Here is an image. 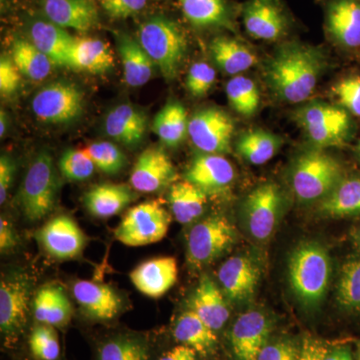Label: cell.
I'll use <instances>...</instances> for the list:
<instances>
[{
	"instance_id": "cell-5",
	"label": "cell",
	"mask_w": 360,
	"mask_h": 360,
	"mask_svg": "<svg viewBox=\"0 0 360 360\" xmlns=\"http://www.w3.org/2000/svg\"><path fill=\"white\" fill-rule=\"evenodd\" d=\"M295 118L315 148L342 146L352 134L347 111L333 104L314 101L298 108Z\"/></svg>"
},
{
	"instance_id": "cell-53",
	"label": "cell",
	"mask_w": 360,
	"mask_h": 360,
	"mask_svg": "<svg viewBox=\"0 0 360 360\" xmlns=\"http://www.w3.org/2000/svg\"><path fill=\"white\" fill-rule=\"evenodd\" d=\"M324 360H354L347 349H336L329 352Z\"/></svg>"
},
{
	"instance_id": "cell-47",
	"label": "cell",
	"mask_w": 360,
	"mask_h": 360,
	"mask_svg": "<svg viewBox=\"0 0 360 360\" xmlns=\"http://www.w3.org/2000/svg\"><path fill=\"white\" fill-rule=\"evenodd\" d=\"M148 0H101V6L113 18H127L139 13Z\"/></svg>"
},
{
	"instance_id": "cell-23",
	"label": "cell",
	"mask_w": 360,
	"mask_h": 360,
	"mask_svg": "<svg viewBox=\"0 0 360 360\" xmlns=\"http://www.w3.org/2000/svg\"><path fill=\"white\" fill-rule=\"evenodd\" d=\"M148 120L144 111L131 104H120L106 116L104 129L111 139L132 148L143 141Z\"/></svg>"
},
{
	"instance_id": "cell-26",
	"label": "cell",
	"mask_w": 360,
	"mask_h": 360,
	"mask_svg": "<svg viewBox=\"0 0 360 360\" xmlns=\"http://www.w3.org/2000/svg\"><path fill=\"white\" fill-rule=\"evenodd\" d=\"M117 51L122 60L123 78L131 87L142 86L153 77L155 63L149 58L139 40L127 33L117 35Z\"/></svg>"
},
{
	"instance_id": "cell-54",
	"label": "cell",
	"mask_w": 360,
	"mask_h": 360,
	"mask_svg": "<svg viewBox=\"0 0 360 360\" xmlns=\"http://www.w3.org/2000/svg\"><path fill=\"white\" fill-rule=\"evenodd\" d=\"M7 129H8V116L4 110L0 112V135L4 136L6 135Z\"/></svg>"
},
{
	"instance_id": "cell-13",
	"label": "cell",
	"mask_w": 360,
	"mask_h": 360,
	"mask_svg": "<svg viewBox=\"0 0 360 360\" xmlns=\"http://www.w3.org/2000/svg\"><path fill=\"white\" fill-rule=\"evenodd\" d=\"M37 238L49 255L61 260L77 257L86 245L84 231L68 215L49 220L37 233Z\"/></svg>"
},
{
	"instance_id": "cell-22",
	"label": "cell",
	"mask_w": 360,
	"mask_h": 360,
	"mask_svg": "<svg viewBox=\"0 0 360 360\" xmlns=\"http://www.w3.org/2000/svg\"><path fill=\"white\" fill-rule=\"evenodd\" d=\"M259 269L250 258L236 255L222 264L217 272L225 295L229 300H248L257 290Z\"/></svg>"
},
{
	"instance_id": "cell-45",
	"label": "cell",
	"mask_w": 360,
	"mask_h": 360,
	"mask_svg": "<svg viewBox=\"0 0 360 360\" xmlns=\"http://www.w3.org/2000/svg\"><path fill=\"white\" fill-rule=\"evenodd\" d=\"M217 79V71L205 63H196L191 66L186 79V89L194 97L205 96Z\"/></svg>"
},
{
	"instance_id": "cell-2",
	"label": "cell",
	"mask_w": 360,
	"mask_h": 360,
	"mask_svg": "<svg viewBox=\"0 0 360 360\" xmlns=\"http://www.w3.org/2000/svg\"><path fill=\"white\" fill-rule=\"evenodd\" d=\"M288 276L297 300L305 307H317L326 296L330 281L328 251L316 243H300L291 253Z\"/></svg>"
},
{
	"instance_id": "cell-12",
	"label": "cell",
	"mask_w": 360,
	"mask_h": 360,
	"mask_svg": "<svg viewBox=\"0 0 360 360\" xmlns=\"http://www.w3.org/2000/svg\"><path fill=\"white\" fill-rule=\"evenodd\" d=\"M233 134V120L219 108H205L194 113L189 120V137L203 153L219 155L229 153Z\"/></svg>"
},
{
	"instance_id": "cell-27",
	"label": "cell",
	"mask_w": 360,
	"mask_h": 360,
	"mask_svg": "<svg viewBox=\"0 0 360 360\" xmlns=\"http://www.w3.org/2000/svg\"><path fill=\"white\" fill-rule=\"evenodd\" d=\"M113 65L115 56L106 42L91 37L75 39L70 54L68 68L99 75L111 70Z\"/></svg>"
},
{
	"instance_id": "cell-51",
	"label": "cell",
	"mask_w": 360,
	"mask_h": 360,
	"mask_svg": "<svg viewBox=\"0 0 360 360\" xmlns=\"http://www.w3.org/2000/svg\"><path fill=\"white\" fill-rule=\"evenodd\" d=\"M18 243V234L14 231L13 225L6 219H0V250L8 252L16 248Z\"/></svg>"
},
{
	"instance_id": "cell-8",
	"label": "cell",
	"mask_w": 360,
	"mask_h": 360,
	"mask_svg": "<svg viewBox=\"0 0 360 360\" xmlns=\"http://www.w3.org/2000/svg\"><path fill=\"white\" fill-rule=\"evenodd\" d=\"M172 217L160 201L150 200L130 208L115 229L120 243L127 246H143L165 238Z\"/></svg>"
},
{
	"instance_id": "cell-25",
	"label": "cell",
	"mask_w": 360,
	"mask_h": 360,
	"mask_svg": "<svg viewBox=\"0 0 360 360\" xmlns=\"http://www.w3.org/2000/svg\"><path fill=\"white\" fill-rule=\"evenodd\" d=\"M75 37L65 28L49 20H37L30 30V41L44 53L54 65L68 68L70 54Z\"/></svg>"
},
{
	"instance_id": "cell-49",
	"label": "cell",
	"mask_w": 360,
	"mask_h": 360,
	"mask_svg": "<svg viewBox=\"0 0 360 360\" xmlns=\"http://www.w3.org/2000/svg\"><path fill=\"white\" fill-rule=\"evenodd\" d=\"M15 174V165L13 158L2 155L0 158V203L4 205L8 195Z\"/></svg>"
},
{
	"instance_id": "cell-20",
	"label": "cell",
	"mask_w": 360,
	"mask_h": 360,
	"mask_svg": "<svg viewBox=\"0 0 360 360\" xmlns=\"http://www.w3.org/2000/svg\"><path fill=\"white\" fill-rule=\"evenodd\" d=\"M177 262L174 257L153 258L142 262L130 274L135 288L149 297L165 295L177 281Z\"/></svg>"
},
{
	"instance_id": "cell-44",
	"label": "cell",
	"mask_w": 360,
	"mask_h": 360,
	"mask_svg": "<svg viewBox=\"0 0 360 360\" xmlns=\"http://www.w3.org/2000/svg\"><path fill=\"white\" fill-rule=\"evenodd\" d=\"M331 90L341 108L360 116V77L343 78L336 82Z\"/></svg>"
},
{
	"instance_id": "cell-50",
	"label": "cell",
	"mask_w": 360,
	"mask_h": 360,
	"mask_svg": "<svg viewBox=\"0 0 360 360\" xmlns=\"http://www.w3.org/2000/svg\"><path fill=\"white\" fill-rule=\"evenodd\" d=\"M328 354V348L321 341L307 338L303 340L298 360H324Z\"/></svg>"
},
{
	"instance_id": "cell-32",
	"label": "cell",
	"mask_w": 360,
	"mask_h": 360,
	"mask_svg": "<svg viewBox=\"0 0 360 360\" xmlns=\"http://www.w3.org/2000/svg\"><path fill=\"white\" fill-rule=\"evenodd\" d=\"M182 13L195 27H224L233 30L226 0H179Z\"/></svg>"
},
{
	"instance_id": "cell-34",
	"label": "cell",
	"mask_w": 360,
	"mask_h": 360,
	"mask_svg": "<svg viewBox=\"0 0 360 360\" xmlns=\"http://www.w3.org/2000/svg\"><path fill=\"white\" fill-rule=\"evenodd\" d=\"M188 123L184 106L172 101L156 115L153 129L163 144L168 148H175L184 141L188 134Z\"/></svg>"
},
{
	"instance_id": "cell-36",
	"label": "cell",
	"mask_w": 360,
	"mask_h": 360,
	"mask_svg": "<svg viewBox=\"0 0 360 360\" xmlns=\"http://www.w3.org/2000/svg\"><path fill=\"white\" fill-rule=\"evenodd\" d=\"M321 212L330 217L360 215V176L345 179L321 201Z\"/></svg>"
},
{
	"instance_id": "cell-52",
	"label": "cell",
	"mask_w": 360,
	"mask_h": 360,
	"mask_svg": "<svg viewBox=\"0 0 360 360\" xmlns=\"http://www.w3.org/2000/svg\"><path fill=\"white\" fill-rule=\"evenodd\" d=\"M198 352L187 345H179L165 352L158 360H196Z\"/></svg>"
},
{
	"instance_id": "cell-1",
	"label": "cell",
	"mask_w": 360,
	"mask_h": 360,
	"mask_svg": "<svg viewBox=\"0 0 360 360\" xmlns=\"http://www.w3.org/2000/svg\"><path fill=\"white\" fill-rule=\"evenodd\" d=\"M326 65V56L317 47L286 42L265 63L264 77L279 99L300 103L311 96Z\"/></svg>"
},
{
	"instance_id": "cell-39",
	"label": "cell",
	"mask_w": 360,
	"mask_h": 360,
	"mask_svg": "<svg viewBox=\"0 0 360 360\" xmlns=\"http://www.w3.org/2000/svg\"><path fill=\"white\" fill-rule=\"evenodd\" d=\"M226 96L236 112L243 116L255 115L260 103L257 84L250 78L236 75L226 84Z\"/></svg>"
},
{
	"instance_id": "cell-46",
	"label": "cell",
	"mask_w": 360,
	"mask_h": 360,
	"mask_svg": "<svg viewBox=\"0 0 360 360\" xmlns=\"http://www.w3.org/2000/svg\"><path fill=\"white\" fill-rule=\"evenodd\" d=\"M21 72L13 58L2 56L0 59V92L2 96H11L20 87Z\"/></svg>"
},
{
	"instance_id": "cell-19",
	"label": "cell",
	"mask_w": 360,
	"mask_h": 360,
	"mask_svg": "<svg viewBox=\"0 0 360 360\" xmlns=\"http://www.w3.org/2000/svg\"><path fill=\"white\" fill-rule=\"evenodd\" d=\"M47 20L60 27L86 32L98 25V11L91 0H40Z\"/></svg>"
},
{
	"instance_id": "cell-4",
	"label": "cell",
	"mask_w": 360,
	"mask_h": 360,
	"mask_svg": "<svg viewBox=\"0 0 360 360\" xmlns=\"http://www.w3.org/2000/svg\"><path fill=\"white\" fill-rule=\"evenodd\" d=\"M137 37L162 77L174 79L187 51L186 37L179 26L174 21L158 16L142 23Z\"/></svg>"
},
{
	"instance_id": "cell-3",
	"label": "cell",
	"mask_w": 360,
	"mask_h": 360,
	"mask_svg": "<svg viewBox=\"0 0 360 360\" xmlns=\"http://www.w3.org/2000/svg\"><path fill=\"white\" fill-rule=\"evenodd\" d=\"M343 179L340 163L319 148L302 153L291 168V187L303 202L323 200Z\"/></svg>"
},
{
	"instance_id": "cell-14",
	"label": "cell",
	"mask_w": 360,
	"mask_h": 360,
	"mask_svg": "<svg viewBox=\"0 0 360 360\" xmlns=\"http://www.w3.org/2000/svg\"><path fill=\"white\" fill-rule=\"evenodd\" d=\"M176 179L169 156L161 148H149L137 158L130 174V184L142 193L162 191Z\"/></svg>"
},
{
	"instance_id": "cell-56",
	"label": "cell",
	"mask_w": 360,
	"mask_h": 360,
	"mask_svg": "<svg viewBox=\"0 0 360 360\" xmlns=\"http://www.w3.org/2000/svg\"><path fill=\"white\" fill-rule=\"evenodd\" d=\"M356 153H357V155H359V158H360V141H359V146H357V148H356Z\"/></svg>"
},
{
	"instance_id": "cell-55",
	"label": "cell",
	"mask_w": 360,
	"mask_h": 360,
	"mask_svg": "<svg viewBox=\"0 0 360 360\" xmlns=\"http://www.w3.org/2000/svg\"><path fill=\"white\" fill-rule=\"evenodd\" d=\"M352 239H354L355 245L357 246V248L360 250V227L359 229H355L352 233Z\"/></svg>"
},
{
	"instance_id": "cell-16",
	"label": "cell",
	"mask_w": 360,
	"mask_h": 360,
	"mask_svg": "<svg viewBox=\"0 0 360 360\" xmlns=\"http://www.w3.org/2000/svg\"><path fill=\"white\" fill-rule=\"evenodd\" d=\"M243 20L246 32L255 39L276 41L288 32V18L276 0H248Z\"/></svg>"
},
{
	"instance_id": "cell-15",
	"label": "cell",
	"mask_w": 360,
	"mask_h": 360,
	"mask_svg": "<svg viewBox=\"0 0 360 360\" xmlns=\"http://www.w3.org/2000/svg\"><path fill=\"white\" fill-rule=\"evenodd\" d=\"M271 326L266 315L257 310L245 312L231 329L232 352L236 360H257L266 345Z\"/></svg>"
},
{
	"instance_id": "cell-18",
	"label": "cell",
	"mask_w": 360,
	"mask_h": 360,
	"mask_svg": "<svg viewBox=\"0 0 360 360\" xmlns=\"http://www.w3.org/2000/svg\"><path fill=\"white\" fill-rule=\"evenodd\" d=\"M72 292L82 312L94 321H110L122 310V300L110 286L80 281L73 285Z\"/></svg>"
},
{
	"instance_id": "cell-9",
	"label": "cell",
	"mask_w": 360,
	"mask_h": 360,
	"mask_svg": "<svg viewBox=\"0 0 360 360\" xmlns=\"http://www.w3.org/2000/svg\"><path fill=\"white\" fill-rule=\"evenodd\" d=\"M84 92L72 82H54L45 85L33 97V115L40 122L65 124L77 120L84 111Z\"/></svg>"
},
{
	"instance_id": "cell-33",
	"label": "cell",
	"mask_w": 360,
	"mask_h": 360,
	"mask_svg": "<svg viewBox=\"0 0 360 360\" xmlns=\"http://www.w3.org/2000/svg\"><path fill=\"white\" fill-rule=\"evenodd\" d=\"M174 335L175 340L179 343L193 348L201 355L212 352L217 342L215 331L206 326L191 310L186 311L177 319Z\"/></svg>"
},
{
	"instance_id": "cell-35",
	"label": "cell",
	"mask_w": 360,
	"mask_h": 360,
	"mask_svg": "<svg viewBox=\"0 0 360 360\" xmlns=\"http://www.w3.org/2000/svg\"><path fill=\"white\" fill-rule=\"evenodd\" d=\"M283 146L281 137L262 129L250 130L239 136L236 150L243 160L262 165L274 158Z\"/></svg>"
},
{
	"instance_id": "cell-6",
	"label": "cell",
	"mask_w": 360,
	"mask_h": 360,
	"mask_svg": "<svg viewBox=\"0 0 360 360\" xmlns=\"http://www.w3.org/2000/svg\"><path fill=\"white\" fill-rule=\"evenodd\" d=\"M58 174L49 151H40L26 172L20 191V202L26 219H44L53 210L58 198Z\"/></svg>"
},
{
	"instance_id": "cell-31",
	"label": "cell",
	"mask_w": 360,
	"mask_h": 360,
	"mask_svg": "<svg viewBox=\"0 0 360 360\" xmlns=\"http://www.w3.org/2000/svg\"><path fill=\"white\" fill-rule=\"evenodd\" d=\"M207 194L184 179L170 187L168 202L174 219L181 224H193L205 212Z\"/></svg>"
},
{
	"instance_id": "cell-28",
	"label": "cell",
	"mask_w": 360,
	"mask_h": 360,
	"mask_svg": "<svg viewBox=\"0 0 360 360\" xmlns=\"http://www.w3.org/2000/svg\"><path fill=\"white\" fill-rule=\"evenodd\" d=\"M136 198L125 184H104L92 187L84 196V205L92 215L108 219L118 214Z\"/></svg>"
},
{
	"instance_id": "cell-41",
	"label": "cell",
	"mask_w": 360,
	"mask_h": 360,
	"mask_svg": "<svg viewBox=\"0 0 360 360\" xmlns=\"http://www.w3.org/2000/svg\"><path fill=\"white\" fill-rule=\"evenodd\" d=\"M96 168L106 174H117L127 165V158L118 146L108 141L94 142L85 148Z\"/></svg>"
},
{
	"instance_id": "cell-7",
	"label": "cell",
	"mask_w": 360,
	"mask_h": 360,
	"mask_svg": "<svg viewBox=\"0 0 360 360\" xmlns=\"http://www.w3.org/2000/svg\"><path fill=\"white\" fill-rule=\"evenodd\" d=\"M238 239L236 227L224 215H210L198 222L187 238V262L202 269L227 252Z\"/></svg>"
},
{
	"instance_id": "cell-43",
	"label": "cell",
	"mask_w": 360,
	"mask_h": 360,
	"mask_svg": "<svg viewBox=\"0 0 360 360\" xmlns=\"http://www.w3.org/2000/svg\"><path fill=\"white\" fill-rule=\"evenodd\" d=\"M96 165L85 149H68L59 160V169L66 179L82 181L89 179Z\"/></svg>"
},
{
	"instance_id": "cell-10",
	"label": "cell",
	"mask_w": 360,
	"mask_h": 360,
	"mask_svg": "<svg viewBox=\"0 0 360 360\" xmlns=\"http://www.w3.org/2000/svg\"><path fill=\"white\" fill-rule=\"evenodd\" d=\"M283 208V191L274 182L255 187L243 203V217L250 236L258 241L271 238Z\"/></svg>"
},
{
	"instance_id": "cell-24",
	"label": "cell",
	"mask_w": 360,
	"mask_h": 360,
	"mask_svg": "<svg viewBox=\"0 0 360 360\" xmlns=\"http://www.w3.org/2000/svg\"><path fill=\"white\" fill-rule=\"evenodd\" d=\"M189 309L213 330L224 328L229 309L217 284L208 276L200 278L189 302Z\"/></svg>"
},
{
	"instance_id": "cell-37",
	"label": "cell",
	"mask_w": 360,
	"mask_h": 360,
	"mask_svg": "<svg viewBox=\"0 0 360 360\" xmlns=\"http://www.w3.org/2000/svg\"><path fill=\"white\" fill-rule=\"evenodd\" d=\"M148 340L139 335H120L108 338L99 347L97 360H150Z\"/></svg>"
},
{
	"instance_id": "cell-21",
	"label": "cell",
	"mask_w": 360,
	"mask_h": 360,
	"mask_svg": "<svg viewBox=\"0 0 360 360\" xmlns=\"http://www.w3.org/2000/svg\"><path fill=\"white\" fill-rule=\"evenodd\" d=\"M326 23L336 44L347 49L360 46V0H331Z\"/></svg>"
},
{
	"instance_id": "cell-40",
	"label": "cell",
	"mask_w": 360,
	"mask_h": 360,
	"mask_svg": "<svg viewBox=\"0 0 360 360\" xmlns=\"http://www.w3.org/2000/svg\"><path fill=\"white\" fill-rule=\"evenodd\" d=\"M338 304L349 311H360V258L347 260L340 269L336 293Z\"/></svg>"
},
{
	"instance_id": "cell-30",
	"label": "cell",
	"mask_w": 360,
	"mask_h": 360,
	"mask_svg": "<svg viewBox=\"0 0 360 360\" xmlns=\"http://www.w3.org/2000/svg\"><path fill=\"white\" fill-rule=\"evenodd\" d=\"M210 56L215 65L229 75H238L257 65V56L236 39L217 37L210 42Z\"/></svg>"
},
{
	"instance_id": "cell-11",
	"label": "cell",
	"mask_w": 360,
	"mask_h": 360,
	"mask_svg": "<svg viewBox=\"0 0 360 360\" xmlns=\"http://www.w3.org/2000/svg\"><path fill=\"white\" fill-rule=\"evenodd\" d=\"M32 283L25 274H13L0 283V330L14 340L25 331L30 312Z\"/></svg>"
},
{
	"instance_id": "cell-42",
	"label": "cell",
	"mask_w": 360,
	"mask_h": 360,
	"mask_svg": "<svg viewBox=\"0 0 360 360\" xmlns=\"http://www.w3.org/2000/svg\"><path fill=\"white\" fill-rule=\"evenodd\" d=\"M30 348L35 359L58 360L60 356V345L53 326L40 323L33 328L30 338Z\"/></svg>"
},
{
	"instance_id": "cell-38",
	"label": "cell",
	"mask_w": 360,
	"mask_h": 360,
	"mask_svg": "<svg viewBox=\"0 0 360 360\" xmlns=\"http://www.w3.org/2000/svg\"><path fill=\"white\" fill-rule=\"evenodd\" d=\"M11 53L18 70L30 79L40 82L51 75L53 63L30 40H16Z\"/></svg>"
},
{
	"instance_id": "cell-29",
	"label": "cell",
	"mask_w": 360,
	"mask_h": 360,
	"mask_svg": "<svg viewBox=\"0 0 360 360\" xmlns=\"http://www.w3.org/2000/svg\"><path fill=\"white\" fill-rule=\"evenodd\" d=\"M33 314L39 323L60 328L70 322L72 305L63 288L49 284L44 286L35 296Z\"/></svg>"
},
{
	"instance_id": "cell-17",
	"label": "cell",
	"mask_w": 360,
	"mask_h": 360,
	"mask_svg": "<svg viewBox=\"0 0 360 360\" xmlns=\"http://www.w3.org/2000/svg\"><path fill=\"white\" fill-rule=\"evenodd\" d=\"M233 167L224 155L202 153L196 155L187 168L184 179L207 195L226 191L233 182Z\"/></svg>"
},
{
	"instance_id": "cell-48",
	"label": "cell",
	"mask_w": 360,
	"mask_h": 360,
	"mask_svg": "<svg viewBox=\"0 0 360 360\" xmlns=\"http://www.w3.org/2000/svg\"><path fill=\"white\" fill-rule=\"evenodd\" d=\"M300 350L290 341L270 343L262 348L257 360H298Z\"/></svg>"
}]
</instances>
